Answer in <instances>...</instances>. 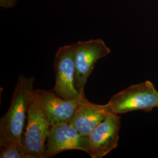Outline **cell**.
Wrapping results in <instances>:
<instances>
[{
    "label": "cell",
    "mask_w": 158,
    "mask_h": 158,
    "mask_svg": "<svg viewBox=\"0 0 158 158\" xmlns=\"http://www.w3.org/2000/svg\"><path fill=\"white\" fill-rule=\"evenodd\" d=\"M35 80L33 76H18L10 108L0 119V147L9 142L22 143L23 129L35 94Z\"/></svg>",
    "instance_id": "obj_1"
},
{
    "label": "cell",
    "mask_w": 158,
    "mask_h": 158,
    "mask_svg": "<svg viewBox=\"0 0 158 158\" xmlns=\"http://www.w3.org/2000/svg\"><path fill=\"white\" fill-rule=\"evenodd\" d=\"M158 91L151 81L147 80L114 94L106 106L109 113L117 115L134 111L149 113L158 107Z\"/></svg>",
    "instance_id": "obj_2"
},
{
    "label": "cell",
    "mask_w": 158,
    "mask_h": 158,
    "mask_svg": "<svg viewBox=\"0 0 158 158\" xmlns=\"http://www.w3.org/2000/svg\"><path fill=\"white\" fill-rule=\"evenodd\" d=\"M74 45L76 68L74 83L77 90L82 94L85 93V85L95 64L98 60L109 55L111 49L100 38L79 41Z\"/></svg>",
    "instance_id": "obj_3"
},
{
    "label": "cell",
    "mask_w": 158,
    "mask_h": 158,
    "mask_svg": "<svg viewBox=\"0 0 158 158\" xmlns=\"http://www.w3.org/2000/svg\"><path fill=\"white\" fill-rule=\"evenodd\" d=\"M55 85L52 91L65 100L79 98L81 94L75 83V50L74 44L60 47L53 62ZM85 94V93H84Z\"/></svg>",
    "instance_id": "obj_4"
},
{
    "label": "cell",
    "mask_w": 158,
    "mask_h": 158,
    "mask_svg": "<svg viewBox=\"0 0 158 158\" xmlns=\"http://www.w3.org/2000/svg\"><path fill=\"white\" fill-rule=\"evenodd\" d=\"M51 126L42 113L35 93L28 111L27 124L22 144L35 158H45L46 141Z\"/></svg>",
    "instance_id": "obj_5"
},
{
    "label": "cell",
    "mask_w": 158,
    "mask_h": 158,
    "mask_svg": "<svg viewBox=\"0 0 158 158\" xmlns=\"http://www.w3.org/2000/svg\"><path fill=\"white\" fill-rule=\"evenodd\" d=\"M69 150L89 152V136L80 134L69 123L51 127L46 141L45 158H53Z\"/></svg>",
    "instance_id": "obj_6"
},
{
    "label": "cell",
    "mask_w": 158,
    "mask_h": 158,
    "mask_svg": "<svg viewBox=\"0 0 158 158\" xmlns=\"http://www.w3.org/2000/svg\"><path fill=\"white\" fill-rule=\"evenodd\" d=\"M121 117L110 113L89 135V152L92 158H102L118 147Z\"/></svg>",
    "instance_id": "obj_7"
},
{
    "label": "cell",
    "mask_w": 158,
    "mask_h": 158,
    "mask_svg": "<svg viewBox=\"0 0 158 158\" xmlns=\"http://www.w3.org/2000/svg\"><path fill=\"white\" fill-rule=\"evenodd\" d=\"M40 108L51 127L69 123L79 105L81 98L65 100L52 91L36 89Z\"/></svg>",
    "instance_id": "obj_8"
},
{
    "label": "cell",
    "mask_w": 158,
    "mask_h": 158,
    "mask_svg": "<svg viewBox=\"0 0 158 158\" xmlns=\"http://www.w3.org/2000/svg\"><path fill=\"white\" fill-rule=\"evenodd\" d=\"M108 114L110 113L106 104L100 105L89 102L83 94L69 124L80 134L89 136L106 119Z\"/></svg>",
    "instance_id": "obj_9"
},
{
    "label": "cell",
    "mask_w": 158,
    "mask_h": 158,
    "mask_svg": "<svg viewBox=\"0 0 158 158\" xmlns=\"http://www.w3.org/2000/svg\"><path fill=\"white\" fill-rule=\"evenodd\" d=\"M0 148L1 158H35L22 143L9 142Z\"/></svg>",
    "instance_id": "obj_10"
},
{
    "label": "cell",
    "mask_w": 158,
    "mask_h": 158,
    "mask_svg": "<svg viewBox=\"0 0 158 158\" xmlns=\"http://www.w3.org/2000/svg\"><path fill=\"white\" fill-rule=\"evenodd\" d=\"M17 0H0V6L4 9L13 8L17 4Z\"/></svg>",
    "instance_id": "obj_11"
},
{
    "label": "cell",
    "mask_w": 158,
    "mask_h": 158,
    "mask_svg": "<svg viewBox=\"0 0 158 158\" xmlns=\"http://www.w3.org/2000/svg\"></svg>",
    "instance_id": "obj_12"
}]
</instances>
